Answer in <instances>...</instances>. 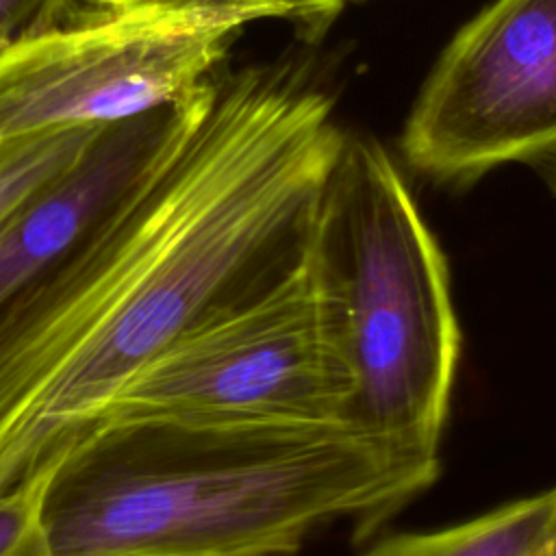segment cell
<instances>
[{"mask_svg":"<svg viewBox=\"0 0 556 556\" xmlns=\"http://www.w3.org/2000/svg\"><path fill=\"white\" fill-rule=\"evenodd\" d=\"M439 476L352 421L298 430L115 428L78 441L41 508L48 556H295L365 534Z\"/></svg>","mask_w":556,"mask_h":556,"instance_id":"cell-2","label":"cell"},{"mask_svg":"<svg viewBox=\"0 0 556 556\" xmlns=\"http://www.w3.org/2000/svg\"><path fill=\"white\" fill-rule=\"evenodd\" d=\"M400 152L454 189L556 156V0H493L473 15L426 76Z\"/></svg>","mask_w":556,"mask_h":556,"instance_id":"cell-6","label":"cell"},{"mask_svg":"<svg viewBox=\"0 0 556 556\" xmlns=\"http://www.w3.org/2000/svg\"><path fill=\"white\" fill-rule=\"evenodd\" d=\"M348 2H350V0H348Z\"/></svg>","mask_w":556,"mask_h":556,"instance_id":"cell-14","label":"cell"},{"mask_svg":"<svg viewBox=\"0 0 556 556\" xmlns=\"http://www.w3.org/2000/svg\"><path fill=\"white\" fill-rule=\"evenodd\" d=\"M52 473L0 493V556H48L41 508Z\"/></svg>","mask_w":556,"mask_h":556,"instance_id":"cell-10","label":"cell"},{"mask_svg":"<svg viewBox=\"0 0 556 556\" xmlns=\"http://www.w3.org/2000/svg\"><path fill=\"white\" fill-rule=\"evenodd\" d=\"M100 128L41 139L0 159V226L37 189L72 165Z\"/></svg>","mask_w":556,"mask_h":556,"instance_id":"cell-9","label":"cell"},{"mask_svg":"<svg viewBox=\"0 0 556 556\" xmlns=\"http://www.w3.org/2000/svg\"><path fill=\"white\" fill-rule=\"evenodd\" d=\"M539 167L543 169V174H545V178H547V182H549V187H552V191L556 195V156H552L549 161H545Z\"/></svg>","mask_w":556,"mask_h":556,"instance_id":"cell-13","label":"cell"},{"mask_svg":"<svg viewBox=\"0 0 556 556\" xmlns=\"http://www.w3.org/2000/svg\"><path fill=\"white\" fill-rule=\"evenodd\" d=\"M311 241L354 376L350 421L402 452L439 458L460 358L450 269L374 137L345 130Z\"/></svg>","mask_w":556,"mask_h":556,"instance_id":"cell-3","label":"cell"},{"mask_svg":"<svg viewBox=\"0 0 556 556\" xmlns=\"http://www.w3.org/2000/svg\"><path fill=\"white\" fill-rule=\"evenodd\" d=\"M263 22L304 41L332 24L306 0H63L0 46V159L189 100Z\"/></svg>","mask_w":556,"mask_h":556,"instance_id":"cell-4","label":"cell"},{"mask_svg":"<svg viewBox=\"0 0 556 556\" xmlns=\"http://www.w3.org/2000/svg\"><path fill=\"white\" fill-rule=\"evenodd\" d=\"M189 100L100 128L72 165L7 217L0 226V311L67 254L163 152Z\"/></svg>","mask_w":556,"mask_h":556,"instance_id":"cell-7","label":"cell"},{"mask_svg":"<svg viewBox=\"0 0 556 556\" xmlns=\"http://www.w3.org/2000/svg\"><path fill=\"white\" fill-rule=\"evenodd\" d=\"M306 2L315 4L319 11H324V13L334 22V20L339 17V13L343 11V7H345L348 0H306Z\"/></svg>","mask_w":556,"mask_h":556,"instance_id":"cell-12","label":"cell"},{"mask_svg":"<svg viewBox=\"0 0 556 556\" xmlns=\"http://www.w3.org/2000/svg\"><path fill=\"white\" fill-rule=\"evenodd\" d=\"M361 556H556V484L447 528L384 536Z\"/></svg>","mask_w":556,"mask_h":556,"instance_id":"cell-8","label":"cell"},{"mask_svg":"<svg viewBox=\"0 0 556 556\" xmlns=\"http://www.w3.org/2000/svg\"><path fill=\"white\" fill-rule=\"evenodd\" d=\"M345 130L304 52L224 65L163 152L0 311V493L56 469L106 402L304 245Z\"/></svg>","mask_w":556,"mask_h":556,"instance_id":"cell-1","label":"cell"},{"mask_svg":"<svg viewBox=\"0 0 556 556\" xmlns=\"http://www.w3.org/2000/svg\"><path fill=\"white\" fill-rule=\"evenodd\" d=\"M63 0H0V46L22 35Z\"/></svg>","mask_w":556,"mask_h":556,"instance_id":"cell-11","label":"cell"},{"mask_svg":"<svg viewBox=\"0 0 556 556\" xmlns=\"http://www.w3.org/2000/svg\"><path fill=\"white\" fill-rule=\"evenodd\" d=\"M354 391L308 232L289 263L211 308L126 380L87 434L317 428L350 421Z\"/></svg>","mask_w":556,"mask_h":556,"instance_id":"cell-5","label":"cell"}]
</instances>
